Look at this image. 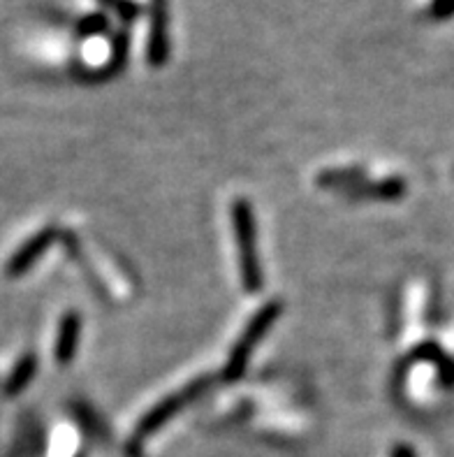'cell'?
I'll return each mask as SVG.
<instances>
[{
	"label": "cell",
	"mask_w": 454,
	"mask_h": 457,
	"mask_svg": "<svg viewBox=\"0 0 454 457\" xmlns=\"http://www.w3.org/2000/svg\"><path fill=\"white\" fill-rule=\"evenodd\" d=\"M104 29H107V19H104L103 14H88V17L81 19V23H79L81 35L104 33Z\"/></svg>",
	"instance_id": "cell-9"
},
{
	"label": "cell",
	"mask_w": 454,
	"mask_h": 457,
	"mask_svg": "<svg viewBox=\"0 0 454 457\" xmlns=\"http://www.w3.org/2000/svg\"><path fill=\"white\" fill-rule=\"evenodd\" d=\"M232 223H235L236 249H239V270L242 284L248 293H258L262 286L258 253H255V219L253 207L248 200H235L232 204Z\"/></svg>",
	"instance_id": "cell-1"
},
{
	"label": "cell",
	"mask_w": 454,
	"mask_h": 457,
	"mask_svg": "<svg viewBox=\"0 0 454 457\" xmlns=\"http://www.w3.org/2000/svg\"><path fill=\"white\" fill-rule=\"evenodd\" d=\"M81 332V319L79 313L68 312L61 320V328H58V339H56V360L61 365H68L70 360L75 358L77 342H79Z\"/></svg>",
	"instance_id": "cell-6"
},
{
	"label": "cell",
	"mask_w": 454,
	"mask_h": 457,
	"mask_svg": "<svg viewBox=\"0 0 454 457\" xmlns=\"http://www.w3.org/2000/svg\"><path fill=\"white\" fill-rule=\"evenodd\" d=\"M281 309L283 307L278 302H269V304H265V307L260 309L253 319H251V323L246 325L244 335L239 337V342L232 348L230 358H227V365H225V378H227V381H236V378L246 371L248 358L253 355L260 339L271 330V325L277 323V319L281 316Z\"/></svg>",
	"instance_id": "cell-2"
},
{
	"label": "cell",
	"mask_w": 454,
	"mask_h": 457,
	"mask_svg": "<svg viewBox=\"0 0 454 457\" xmlns=\"http://www.w3.org/2000/svg\"><path fill=\"white\" fill-rule=\"evenodd\" d=\"M209 386V378H197L195 383H190V386H186V388H181L178 393L169 395V397H165V400L161 402L158 406H153L149 413H146L144 418H142V423H139V429L137 435L139 436H146L151 435V432H155V429H161L162 425L169 420V418L174 416L177 411H181L188 402H193L197 397V395L202 393V390L207 388Z\"/></svg>",
	"instance_id": "cell-3"
},
{
	"label": "cell",
	"mask_w": 454,
	"mask_h": 457,
	"mask_svg": "<svg viewBox=\"0 0 454 457\" xmlns=\"http://www.w3.org/2000/svg\"><path fill=\"white\" fill-rule=\"evenodd\" d=\"M54 237H56V232H54L52 228L40 230L35 237H30L29 242L23 244L21 249L10 258V262H7V274H10V277H19V274L26 272V270L49 249V244L54 242Z\"/></svg>",
	"instance_id": "cell-5"
},
{
	"label": "cell",
	"mask_w": 454,
	"mask_h": 457,
	"mask_svg": "<svg viewBox=\"0 0 454 457\" xmlns=\"http://www.w3.org/2000/svg\"><path fill=\"white\" fill-rule=\"evenodd\" d=\"M100 3L110 7V10H114L123 21H133L139 14V5L133 3V0H100Z\"/></svg>",
	"instance_id": "cell-8"
},
{
	"label": "cell",
	"mask_w": 454,
	"mask_h": 457,
	"mask_svg": "<svg viewBox=\"0 0 454 457\" xmlns=\"http://www.w3.org/2000/svg\"><path fill=\"white\" fill-rule=\"evenodd\" d=\"M436 21H445V19L454 17V0H432V10H429Z\"/></svg>",
	"instance_id": "cell-10"
},
{
	"label": "cell",
	"mask_w": 454,
	"mask_h": 457,
	"mask_svg": "<svg viewBox=\"0 0 454 457\" xmlns=\"http://www.w3.org/2000/svg\"><path fill=\"white\" fill-rule=\"evenodd\" d=\"M167 0H151V33H149V61L161 68L167 61Z\"/></svg>",
	"instance_id": "cell-4"
},
{
	"label": "cell",
	"mask_w": 454,
	"mask_h": 457,
	"mask_svg": "<svg viewBox=\"0 0 454 457\" xmlns=\"http://www.w3.org/2000/svg\"><path fill=\"white\" fill-rule=\"evenodd\" d=\"M33 374H35V355H23L17 365H14V370H12L10 377H7L5 393L7 395L21 393V390L30 383Z\"/></svg>",
	"instance_id": "cell-7"
}]
</instances>
